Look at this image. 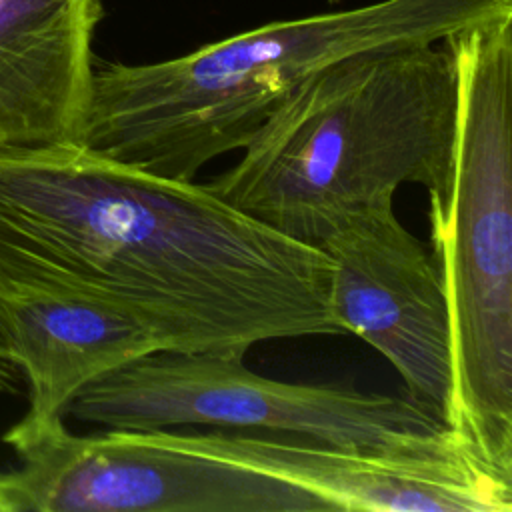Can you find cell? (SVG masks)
<instances>
[{
    "label": "cell",
    "mask_w": 512,
    "mask_h": 512,
    "mask_svg": "<svg viewBox=\"0 0 512 512\" xmlns=\"http://www.w3.org/2000/svg\"><path fill=\"white\" fill-rule=\"evenodd\" d=\"M322 248L206 184L80 142L0 146V280L70 278L114 294L176 352H248L344 334Z\"/></svg>",
    "instance_id": "cell-1"
},
{
    "label": "cell",
    "mask_w": 512,
    "mask_h": 512,
    "mask_svg": "<svg viewBox=\"0 0 512 512\" xmlns=\"http://www.w3.org/2000/svg\"><path fill=\"white\" fill-rule=\"evenodd\" d=\"M508 12L512 0H378L266 22L160 62L94 60L80 144L194 180L242 150L310 74L366 52L436 44Z\"/></svg>",
    "instance_id": "cell-2"
},
{
    "label": "cell",
    "mask_w": 512,
    "mask_h": 512,
    "mask_svg": "<svg viewBox=\"0 0 512 512\" xmlns=\"http://www.w3.org/2000/svg\"><path fill=\"white\" fill-rule=\"evenodd\" d=\"M446 40L334 62L300 82L240 160L206 186L276 232L318 246L360 206L420 184L446 194L456 134Z\"/></svg>",
    "instance_id": "cell-3"
},
{
    "label": "cell",
    "mask_w": 512,
    "mask_h": 512,
    "mask_svg": "<svg viewBox=\"0 0 512 512\" xmlns=\"http://www.w3.org/2000/svg\"><path fill=\"white\" fill-rule=\"evenodd\" d=\"M446 44L458 94L452 172L428 202L452 324L446 426L512 460V12Z\"/></svg>",
    "instance_id": "cell-4"
},
{
    "label": "cell",
    "mask_w": 512,
    "mask_h": 512,
    "mask_svg": "<svg viewBox=\"0 0 512 512\" xmlns=\"http://www.w3.org/2000/svg\"><path fill=\"white\" fill-rule=\"evenodd\" d=\"M244 356L236 350H156L86 386L66 412L110 430L206 424L376 452L426 450L452 434L430 406L408 394L280 382L252 372Z\"/></svg>",
    "instance_id": "cell-5"
},
{
    "label": "cell",
    "mask_w": 512,
    "mask_h": 512,
    "mask_svg": "<svg viewBox=\"0 0 512 512\" xmlns=\"http://www.w3.org/2000/svg\"><path fill=\"white\" fill-rule=\"evenodd\" d=\"M14 512H328L310 492L184 452L152 432L72 434L64 418L22 416L6 434Z\"/></svg>",
    "instance_id": "cell-6"
},
{
    "label": "cell",
    "mask_w": 512,
    "mask_h": 512,
    "mask_svg": "<svg viewBox=\"0 0 512 512\" xmlns=\"http://www.w3.org/2000/svg\"><path fill=\"white\" fill-rule=\"evenodd\" d=\"M160 442L294 484L334 510L510 512L512 460L452 428L434 448L376 452L252 434L152 432Z\"/></svg>",
    "instance_id": "cell-7"
},
{
    "label": "cell",
    "mask_w": 512,
    "mask_h": 512,
    "mask_svg": "<svg viewBox=\"0 0 512 512\" xmlns=\"http://www.w3.org/2000/svg\"><path fill=\"white\" fill-rule=\"evenodd\" d=\"M330 260V308L342 332L380 352L404 394L446 424L452 402V324L444 284L426 246L378 200L346 214L318 244Z\"/></svg>",
    "instance_id": "cell-8"
},
{
    "label": "cell",
    "mask_w": 512,
    "mask_h": 512,
    "mask_svg": "<svg viewBox=\"0 0 512 512\" xmlns=\"http://www.w3.org/2000/svg\"><path fill=\"white\" fill-rule=\"evenodd\" d=\"M0 346L28 384L34 420L64 418L86 386L166 350L132 306L70 278L0 280Z\"/></svg>",
    "instance_id": "cell-9"
},
{
    "label": "cell",
    "mask_w": 512,
    "mask_h": 512,
    "mask_svg": "<svg viewBox=\"0 0 512 512\" xmlns=\"http://www.w3.org/2000/svg\"><path fill=\"white\" fill-rule=\"evenodd\" d=\"M100 0H0V146L80 142Z\"/></svg>",
    "instance_id": "cell-10"
},
{
    "label": "cell",
    "mask_w": 512,
    "mask_h": 512,
    "mask_svg": "<svg viewBox=\"0 0 512 512\" xmlns=\"http://www.w3.org/2000/svg\"><path fill=\"white\" fill-rule=\"evenodd\" d=\"M16 368L10 364V360L6 358L2 346H0V390H14V382H16Z\"/></svg>",
    "instance_id": "cell-11"
},
{
    "label": "cell",
    "mask_w": 512,
    "mask_h": 512,
    "mask_svg": "<svg viewBox=\"0 0 512 512\" xmlns=\"http://www.w3.org/2000/svg\"><path fill=\"white\" fill-rule=\"evenodd\" d=\"M0 512H14L8 474H0Z\"/></svg>",
    "instance_id": "cell-12"
},
{
    "label": "cell",
    "mask_w": 512,
    "mask_h": 512,
    "mask_svg": "<svg viewBox=\"0 0 512 512\" xmlns=\"http://www.w3.org/2000/svg\"><path fill=\"white\" fill-rule=\"evenodd\" d=\"M328 2H330V4H338L340 0H328Z\"/></svg>",
    "instance_id": "cell-13"
}]
</instances>
